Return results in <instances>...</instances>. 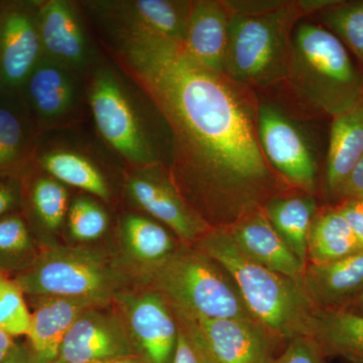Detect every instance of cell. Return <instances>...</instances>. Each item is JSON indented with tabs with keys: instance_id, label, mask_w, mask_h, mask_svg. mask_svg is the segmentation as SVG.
<instances>
[{
	"instance_id": "4dcf8cb0",
	"label": "cell",
	"mask_w": 363,
	"mask_h": 363,
	"mask_svg": "<svg viewBox=\"0 0 363 363\" xmlns=\"http://www.w3.org/2000/svg\"><path fill=\"white\" fill-rule=\"evenodd\" d=\"M16 279L0 274V328L13 337L28 335L30 312Z\"/></svg>"
},
{
	"instance_id": "30bf717a",
	"label": "cell",
	"mask_w": 363,
	"mask_h": 363,
	"mask_svg": "<svg viewBox=\"0 0 363 363\" xmlns=\"http://www.w3.org/2000/svg\"><path fill=\"white\" fill-rule=\"evenodd\" d=\"M78 4L99 35H155L182 44L192 1L89 0Z\"/></svg>"
},
{
	"instance_id": "d6986e66",
	"label": "cell",
	"mask_w": 363,
	"mask_h": 363,
	"mask_svg": "<svg viewBox=\"0 0 363 363\" xmlns=\"http://www.w3.org/2000/svg\"><path fill=\"white\" fill-rule=\"evenodd\" d=\"M30 312L28 344L33 363H52L58 358L60 348L79 317L99 307L89 301L63 297L30 298Z\"/></svg>"
},
{
	"instance_id": "f546056e",
	"label": "cell",
	"mask_w": 363,
	"mask_h": 363,
	"mask_svg": "<svg viewBox=\"0 0 363 363\" xmlns=\"http://www.w3.org/2000/svg\"><path fill=\"white\" fill-rule=\"evenodd\" d=\"M67 219L72 238L81 242L99 240L109 225L104 208L88 196H78L71 202Z\"/></svg>"
},
{
	"instance_id": "d4e9b609",
	"label": "cell",
	"mask_w": 363,
	"mask_h": 363,
	"mask_svg": "<svg viewBox=\"0 0 363 363\" xmlns=\"http://www.w3.org/2000/svg\"><path fill=\"white\" fill-rule=\"evenodd\" d=\"M362 156L363 101L336 116L332 123L326 174L330 193H338Z\"/></svg>"
},
{
	"instance_id": "83f0119b",
	"label": "cell",
	"mask_w": 363,
	"mask_h": 363,
	"mask_svg": "<svg viewBox=\"0 0 363 363\" xmlns=\"http://www.w3.org/2000/svg\"><path fill=\"white\" fill-rule=\"evenodd\" d=\"M363 248L338 209L316 214L308 234V264H327Z\"/></svg>"
},
{
	"instance_id": "4316f807",
	"label": "cell",
	"mask_w": 363,
	"mask_h": 363,
	"mask_svg": "<svg viewBox=\"0 0 363 363\" xmlns=\"http://www.w3.org/2000/svg\"><path fill=\"white\" fill-rule=\"evenodd\" d=\"M121 238L126 257L138 272L155 266L172 255L180 245L166 226L142 214L124 215Z\"/></svg>"
},
{
	"instance_id": "484cf974",
	"label": "cell",
	"mask_w": 363,
	"mask_h": 363,
	"mask_svg": "<svg viewBox=\"0 0 363 363\" xmlns=\"http://www.w3.org/2000/svg\"><path fill=\"white\" fill-rule=\"evenodd\" d=\"M264 214L274 230L304 266L308 264V234L317 214V203L309 193L290 192L271 200Z\"/></svg>"
},
{
	"instance_id": "8d00e7d4",
	"label": "cell",
	"mask_w": 363,
	"mask_h": 363,
	"mask_svg": "<svg viewBox=\"0 0 363 363\" xmlns=\"http://www.w3.org/2000/svg\"><path fill=\"white\" fill-rule=\"evenodd\" d=\"M338 194L350 199H363V156L344 182Z\"/></svg>"
},
{
	"instance_id": "277c9868",
	"label": "cell",
	"mask_w": 363,
	"mask_h": 363,
	"mask_svg": "<svg viewBox=\"0 0 363 363\" xmlns=\"http://www.w3.org/2000/svg\"><path fill=\"white\" fill-rule=\"evenodd\" d=\"M138 277L181 314L255 321L230 274L194 245L181 242L166 259L138 272Z\"/></svg>"
},
{
	"instance_id": "603a6c76",
	"label": "cell",
	"mask_w": 363,
	"mask_h": 363,
	"mask_svg": "<svg viewBox=\"0 0 363 363\" xmlns=\"http://www.w3.org/2000/svg\"><path fill=\"white\" fill-rule=\"evenodd\" d=\"M308 336L323 358L340 357L348 363H363L362 316L342 309H318Z\"/></svg>"
},
{
	"instance_id": "cb8c5ba5",
	"label": "cell",
	"mask_w": 363,
	"mask_h": 363,
	"mask_svg": "<svg viewBox=\"0 0 363 363\" xmlns=\"http://www.w3.org/2000/svg\"><path fill=\"white\" fill-rule=\"evenodd\" d=\"M69 192L63 183L33 168L21 179V213L30 228L57 231L68 214Z\"/></svg>"
},
{
	"instance_id": "e0dca14e",
	"label": "cell",
	"mask_w": 363,
	"mask_h": 363,
	"mask_svg": "<svg viewBox=\"0 0 363 363\" xmlns=\"http://www.w3.org/2000/svg\"><path fill=\"white\" fill-rule=\"evenodd\" d=\"M136 354L121 320L92 308L74 323L60 348L57 360L72 363H106Z\"/></svg>"
},
{
	"instance_id": "f35d334b",
	"label": "cell",
	"mask_w": 363,
	"mask_h": 363,
	"mask_svg": "<svg viewBox=\"0 0 363 363\" xmlns=\"http://www.w3.org/2000/svg\"><path fill=\"white\" fill-rule=\"evenodd\" d=\"M14 343H16V339L4 329L0 328V362L9 354Z\"/></svg>"
},
{
	"instance_id": "5b68a950",
	"label": "cell",
	"mask_w": 363,
	"mask_h": 363,
	"mask_svg": "<svg viewBox=\"0 0 363 363\" xmlns=\"http://www.w3.org/2000/svg\"><path fill=\"white\" fill-rule=\"evenodd\" d=\"M303 13L286 4L269 13L231 14L224 75L238 84L267 86L288 77L291 30Z\"/></svg>"
},
{
	"instance_id": "9a60e30c",
	"label": "cell",
	"mask_w": 363,
	"mask_h": 363,
	"mask_svg": "<svg viewBox=\"0 0 363 363\" xmlns=\"http://www.w3.org/2000/svg\"><path fill=\"white\" fill-rule=\"evenodd\" d=\"M40 0H0V89L20 91L43 57Z\"/></svg>"
},
{
	"instance_id": "8fae6325",
	"label": "cell",
	"mask_w": 363,
	"mask_h": 363,
	"mask_svg": "<svg viewBox=\"0 0 363 363\" xmlns=\"http://www.w3.org/2000/svg\"><path fill=\"white\" fill-rule=\"evenodd\" d=\"M124 190L138 209L169 228L182 243L193 245L210 230L184 201L164 166L126 169Z\"/></svg>"
},
{
	"instance_id": "7c38bea8",
	"label": "cell",
	"mask_w": 363,
	"mask_h": 363,
	"mask_svg": "<svg viewBox=\"0 0 363 363\" xmlns=\"http://www.w3.org/2000/svg\"><path fill=\"white\" fill-rule=\"evenodd\" d=\"M79 4L67 0H40L38 23L43 56L88 78L102 58Z\"/></svg>"
},
{
	"instance_id": "1f68e13d",
	"label": "cell",
	"mask_w": 363,
	"mask_h": 363,
	"mask_svg": "<svg viewBox=\"0 0 363 363\" xmlns=\"http://www.w3.org/2000/svg\"><path fill=\"white\" fill-rule=\"evenodd\" d=\"M323 20L363 60V4L328 11Z\"/></svg>"
},
{
	"instance_id": "ab89813d",
	"label": "cell",
	"mask_w": 363,
	"mask_h": 363,
	"mask_svg": "<svg viewBox=\"0 0 363 363\" xmlns=\"http://www.w3.org/2000/svg\"><path fill=\"white\" fill-rule=\"evenodd\" d=\"M342 310L363 317V289L350 301V304L343 308Z\"/></svg>"
},
{
	"instance_id": "52a82bcc",
	"label": "cell",
	"mask_w": 363,
	"mask_h": 363,
	"mask_svg": "<svg viewBox=\"0 0 363 363\" xmlns=\"http://www.w3.org/2000/svg\"><path fill=\"white\" fill-rule=\"evenodd\" d=\"M308 104L332 113H343L339 92L357 83L347 51L333 33L314 23H302L291 40L288 77Z\"/></svg>"
},
{
	"instance_id": "5bb4252c",
	"label": "cell",
	"mask_w": 363,
	"mask_h": 363,
	"mask_svg": "<svg viewBox=\"0 0 363 363\" xmlns=\"http://www.w3.org/2000/svg\"><path fill=\"white\" fill-rule=\"evenodd\" d=\"M260 147L267 161L291 187L313 194L317 164L301 131L278 109L260 104L257 109Z\"/></svg>"
},
{
	"instance_id": "d590c367",
	"label": "cell",
	"mask_w": 363,
	"mask_h": 363,
	"mask_svg": "<svg viewBox=\"0 0 363 363\" xmlns=\"http://www.w3.org/2000/svg\"><path fill=\"white\" fill-rule=\"evenodd\" d=\"M337 209L363 248V199L350 198Z\"/></svg>"
},
{
	"instance_id": "ba28073f",
	"label": "cell",
	"mask_w": 363,
	"mask_h": 363,
	"mask_svg": "<svg viewBox=\"0 0 363 363\" xmlns=\"http://www.w3.org/2000/svg\"><path fill=\"white\" fill-rule=\"evenodd\" d=\"M84 123L40 133L33 168L64 185L80 189L108 202L113 194L109 172L119 168L114 164L123 162L102 142L96 131L90 135L84 130Z\"/></svg>"
},
{
	"instance_id": "8992f818",
	"label": "cell",
	"mask_w": 363,
	"mask_h": 363,
	"mask_svg": "<svg viewBox=\"0 0 363 363\" xmlns=\"http://www.w3.org/2000/svg\"><path fill=\"white\" fill-rule=\"evenodd\" d=\"M13 279L30 298H81L99 307L118 297L125 283L121 269L101 252L67 247L40 250L32 266Z\"/></svg>"
},
{
	"instance_id": "ffe728a7",
	"label": "cell",
	"mask_w": 363,
	"mask_h": 363,
	"mask_svg": "<svg viewBox=\"0 0 363 363\" xmlns=\"http://www.w3.org/2000/svg\"><path fill=\"white\" fill-rule=\"evenodd\" d=\"M230 13L222 1H192L182 47L189 58L212 73L224 75Z\"/></svg>"
},
{
	"instance_id": "9c48e42d",
	"label": "cell",
	"mask_w": 363,
	"mask_h": 363,
	"mask_svg": "<svg viewBox=\"0 0 363 363\" xmlns=\"http://www.w3.org/2000/svg\"><path fill=\"white\" fill-rule=\"evenodd\" d=\"M87 86V77L43 56L18 92L44 133L85 123Z\"/></svg>"
},
{
	"instance_id": "ac0fdd59",
	"label": "cell",
	"mask_w": 363,
	"mask_h": 363,
	"mask_svg": "<svg viewBox=\"0 0 363 363\" xmlns=\"http://www.w3.org/2000/svg\"><path fill=\"white\" fill-rule=\"evenodd\" d=\"M40 135L21 93L0 89V178L21 180L32 171Z\"/></svg>"
},
{
	"instance_id": "74e56055",
	"label": "cell",
	"mask_w": 363,
	"mask_h": 363,
	"mask_svg": "<svg viewBox=\"0 0 363 363\" xmlns=\"http://www.w3.org/2000/svg\"><path fill=\"white\" fill-rule=\"evenodd\" d=\"M0 363H33L30 346L28 343L16 340L13 350Z\"/></svg>"
},
{
	"instance_id": "2e32d148",
	"label": "cell",
	"mask_w": 363,
	"mask_h": 363,
	"mask_svg": "<svg viewBox=\"0 0 363 363\" xmlns=\"http://www.w3.org/2000/svg\"><path fill=\"white\" fill-rule=\"evenodd\" d=\"M136 355L147 363H172L178 341V322L166 298L152 290L117 297Z\"/></svg>"
},
{
	"instance_id": "3957f363",
	"label": "cell",
	"mask_w": 363,
	"mask_h": 363,
	"mask_svg": "<svg viewBox=\"0 0 363 363\" xmlns=\"http://www.w3.org/2000/svg\"><path fill=\"white\" fill-rule=\"evenodd\" d=\"M194 247L230 274L253 319L286 344L309 335L314 304L303 279L289 278L253 262L241 252L226 229H210Z\"/></svg>"
},
{
	"instance_id": "e575fe53",
	"label": "cell",
	"mask_w": 363,
	"mask_h": 363,
	"mask_svg": "<svg viewBox=\"0 0 363 363\" xmlns=\"http://www.w3.org/2000/svg\"><path fill=\"white\" fill-rule=\"evenodd\" d=\"M21 211V179L0 178V219Z\"/></svg>"
},
{
	"instance_id": "836d02e7",
	"label": "cell",
	"mask_w": 363,
	"mask_h": 363,
	"mask_svg": "<svg viewBox=\"0 0 363 363\" xmlns=\"http://www.w3.org/2000/svg\"><path fill=\"white\" fill-rule=\"evenodd\" d=\"M323 359L309 336H297L286 342L272 363H323Z\"/></svg>"
},
{
	"instance_id": "d6a6232c",
	"label": "cell",
	"mask_w": 363,
	"mask_h": 363,
	"mask_svg": "<svg viewBox=\"0 0 363 363\" xmlns=\"http://www.w3.org/2000/svg\"><path fill=\"white\" fill-rule=\"evenodd\" d=\"M179 334L175 355L172 363H214L207 350L189 325L177 317Z\"/></svg>"
},
{
	"instance_id": "4fadbf2b",
	"label": "cell",
	"mask_w": 363,
	"mask_h": 363,
	"mask_svg": "<svg viewBox=\"0 0 363 363\" xmlns=\"http://www.w3.org/2000/svg\"><path fill=\"white\" fill-rule=\"evenodd\" d=\"M173 312L194 331L214 363H272L286 346L252 320L190 317Z\"/></svg>"
},
{
	"instance_id": "44dd1931",
	"label": "cell",
	"mask_w": 363,
	"mask_h": 363,
	"mask_svg": "<svg viewBox=\"0 0 363 363\" xmlns=\"http://www.w3.org/2000/svg\"><path fill=\"white\" fill-rule=\"evenodd\" d=\"M226 230L253 262L289 278L303 279L306 267L274 230L264 209L247 215Z\"/></svg>"
},
{
	"instance_id": "7402d4cb",
	"label": "cell",
	"mask_w": 363,
	"mask_h": 363,
	"mask_svg": "<svg viewBox=\"0 0 363 363\" xmlns=\"http://www.w3.org/2000/svg\"><path fill=\"white\" fill-rule=\"evenodd\" d=\"M303 283L318 309H343L363 289V250L327 264H307Z\"/></svg>"
},
{
	"instance_id": "b9f144b4",
	"label": "cell",
	"mask_w": 363,
	"mask_h": 363,
	"mask_svg": "<svg viewBox=\"0 0 363 363\" xmlns=\"http://www.w3.org/2000/svg\"><path fill=\"white\" fill-rule=\"evenodd\" d=\"M52 363H72V362H59V360H56V362H54Z\"/></svg>"
},
{
	"instance_id": "6da1fadb",
	"label": "cell",
	"mask_w": 363,
	"mask_h": 363,
	"mask_svg": "<svg viewBox=\"0 0 363 363\" xmlns=\"http://www.w3.org/2000/svg\"><path fill=\"white\" fill-rule=\"evenodd\" d=\"M168 126L169 179L210 229H229L292 188L267 161L257 113L233 81L155 35H100Z\"/></svg>"
},
{
	"instance_id": "7a4b0ae2",
	"label": "cell",
	"mask_w": 363,
	"mask_h": 363,
	"mask_svg": "<svg viewBox=\"0 0 363 363\" xmlns=\"http://www.w3.org/2000/svg\"><path fill=\"white\" fill-rule=\"evenodd\" d=\"M87 85L94 130L126 169H168V126L140 85L108 54L91 70Z\"/></svg>"
},
{
	"instance_id": "f1b7e54d",
	"label": "cell",
	"mask_w": 363,
	"mask_h": 363,
	"mask_svg": "<svg viewBox=\"0 0 363 363\" xmlns=\"http://www.w3.org/2000/svg\"><path fill=\"white\" fill-rule=\"evenodd\" d=\"M39 252L21 211L0 219V274L16 278L32 266Z\"/></svg>"
},
{
	"instance_id": "60d3db41",
	"label": "cell",
	"mask_w": 363,
	"mask_h": 363,
	"mask_svg": "<svg viewBox=\"0 0 363 363\" xmlns=\"http://www.w3.org/2000/svg\"><path fill=\"white\" fill-rule=\"evenodd\" d=\"M106 363H147L138 355H130V357H124L117 358V359L111 360V362Z\"/></svg>"
}]
</instances>
